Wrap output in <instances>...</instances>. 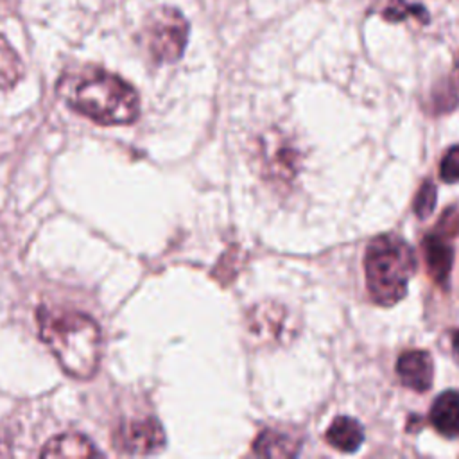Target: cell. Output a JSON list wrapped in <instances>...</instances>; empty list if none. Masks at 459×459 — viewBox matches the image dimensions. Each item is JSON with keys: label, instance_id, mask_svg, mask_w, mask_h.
<instances>
[{"label": "cell", "instance_id": "cell-17", "mask_svg": "<svg viewBox=\"0 0 459 459\" xmlns=\"http://www.w3.org/2000/svg\"><path fill=\"white\" fill-rule=\"evenodd\" d=\"M439 174L445 183H457L459 181V145H452L443 154Z\"/></svg>", "mask_w": 459, "mask_h": 459}, {"label": "cell", "instance_id": "cell-7", "mask_svg": "<svg viewBox=\"0 0 459 459\" xmlns=\"http://www.w3.org/2000/svg\"><path fill=\"white\" fill-rule=\"evenodd\" d=\"M396 373L405 387L425 393L432 385V357L423 350H409L398 357Z\"/></svg>", "mask_w": 459, "mask_h": 459}, {"label": "cell", "instance_id": "cell-8", "mask_svg": "<svg viewBox=\"0 0 459 459\" xmlns=\"http://www.w3.org/2000/svg\"><path fill=\"white\" fill-rule=\"evenodd\" d=\"M423 255L429 274L434 278V281L446 285L454 264V247L443 235L432 233L423 238Z\"/></svg>", "mask_w": 459, "mask_h": 459}, {"label": "cell", "instance_id": "cell-20", "mask_svg": "<svg viewBox=\"0 0 459 459\" xmlns=\"http://www.w3.org/2000/svg\"><path fill=\"white\" fill-rule=\"evenodd\" d=\"M455 74H457V79H459V57H457V61H455Z\"/></svg>", "mask_w": 459, "mask_h": 459}, {"label": "cell", "instance_id": "cell-11", "mask_svg": "<svg viewBox=\"0 0 459 459\" xmlns=\"http://www.w3.org/2000/svg\"><path fill=\"white\" fill-rule=\"evenodd\" d=\"M41 457H93L99 455L93 443L82 434H59L45 443Z\"/></svg>", "mask_w": 459, "mask_h": 459}, {"label": "cell", "instance_id": "cell-14", "mask_svg": "<svg viewBox=\"0 0 459 459\" xmlns=\"http://www.w3.org/2000/svg\"><path fill=\"white\" fill-rule=\"evenodd\" d=\"M265 156V163H267V170L269 174H273L274 178L280 179H290L296 174V161H298V154L292 147L285 145L283 142H280V145H274L271 151L267 149L264 152Z\"/></svg>", "mask_w": 459, "mask_h": 459}, {"label": "cell", "instance_id": "cell-10", "mask_svg": "<svg viewBox=\"0 0 459 459\" xmlns=\"http://www.w3.org/2000/svg\"><path fill=\"white\" fill-rule=\"evenodd\" d=\"M299 439L283 430L265 429L253 443V452L260 457H294L299 452Z\"/></svg>", "mask_w": 459, "mask_h": 459}, {"label": "cell", "instance_id": "cell-3", "mask_svg": "<svg viewBox=\"0 0 459 459\" xmlns=\"http://www.w3.org/2000/svg\"><path fill=\"white\" fill-rule=\"evenodd\" d=\"M414 269V253L403 238L387 233L369 242L364 256V273L375 303L387 307L400 301L407 294Z\"/></svg>", "mask_w": 459, "mask_h": 459}, {"label": "cell", "instance_id": "cell-6", "mask_svg": "<svg viewBox=\"0 0 459 459\" xmlns=\"http://www.w3.org/2000/svg\"><path fill=\"white\" fill-rule=\"evenodd\" d=\"M247 332L262 344L289 341V333L292 332L290 316L278 303H260L247 314Z\"/></svg>", "mask_w": 459, "mask_h": 459}, {"label": "cell", "instance_id": "cell-15", "mask_svg": "<svg viewBox=\"0 0 459 459\" xmlns=\"http://www.w3.org/2000/svg\"><path fill=\"white\" fill-rule=\"evenodd\" d=\"M382 16L387 20V22H402L405 20L407 16H414L418 18L421 23H427L429 22V11L421 5V4H409L405 0H389L385 9L382 11Z\"/></svg>", "mask_w": 459, "mask_h": 459}, {"label": "cell", "instance_id": "cell-16", "mask_svg": "<svg viewBox=\"0 0 459 459\" xmlns=\"http://www.w3.org/2000/svg\"><path fill=\"white\" fill-rule=\"evenodd\" d=\"M436 195L437 194H436L434 183L432 181H423L416 197H414V206H412L414 213L420 219H427L432 213V210L436 206Z\"/></svg>", "mask_w": 459, "mask_h": 459}, {"label": "cell", "instance_id": "cell-13", "mask_svg": "<svg viewBox=\"0 0 459 459\" xmlns=\"http://www.w3.org/2000/svg\"><path fill=\"white\" fill-rule=\"evenodd\" d=\"M23 77V63L11 43L0 34V90L14 88Z\"/></svg>", "mask_w": 459, "mask_h": 459}, {"label": "cell", "instance_id": "cell-9", "mask_svg": "<svg viewBox=\"0 0 459 459\" xmlns=\"http://www.w3.org/2000/svg\"><path fill=\"white\" fill-rule=\"evenodd\" d=\"M430 423L445 437L459 436V391H445L434 400Z\"/></svg>", "mask_w": 459, "mask_h": 459}, {"label": "cell", "instance_id": "cell-1", "mask_svg": "<svg viewBox=\"0 0 459 459\" xmlns=\"http://www.w3.org/2000/svg\"><path fill=\"white\" fill-rule=\"evenodd\" d=\"M39 337L63 371L74 378H91L100 364L102 333L90 316L41 307L36 314Z\"/></svg>", "mask_w": 459, "mask_h": 459}, {"label": "cell", "instance_id": "cell-19", "mask_svg": "<svg viewBox=\"0 0 459 459\" xmlns=\"http://www.w3.org/2000/svg\"><path fill=\"white\" fill-rule=\"evenodd\" d=\"M450 342H452V351H454V357L459 360V330H454V332H452Z\"/></svg>", "mask_w": 459, "mask_h": 459}, {"label": "cell", "instance_id": "cell-4", "mask_svg": "<svg viewBox=\"0 0 459 459\" xmlns=\"http://www.w3.org/2000/svg\"><path fill=\"white\" fill-rule=\"evenodd\" d=\"M188 39V22L174 7H160L147 23L151 56L160 63H174L183 56Z\"/></svg>", "mask_w": 459, "mask_h": 459}, {"label": "cell", "instance_id": "cell-5", "mask_svg": "<svg viewBox=\"0 0 459 459\" xmlns=\"http://www.w3.org/2000/svg\"><path fill=\"white\" fill-rule=\"evenodd\" d=\"M115 448L129 455H149L163 448L165 432L152 416L124 420L113 434Z\"/></svg>", "mask_w": 459, "mask_h": 459}, {"label": "cell", "instance_id": "cell-2", "mask_svg": "<svg viewBox=\"0 0 459 459\" xmlns=\"http://www.w3.org/2000/svg\"><path fill=\"white\" fill-rule=\"evenodd\" d=\"M66 102L100 126H124L136 120L140 100L134 88L104 70L81 74L66 86Z\"/></svg>", "mask_w": 459, "mask_h": 459}, {"label": "cell", "instance_id": "cell-18", "mask_svg": "<svg viewBox=\"0 0 459 459\" xmlns=\"http://www.w3.org/2000/svg\"><path fill=\"white\" fill-rule=\"evenodd\" d=\"M437 233L443 235V237H454L459 233V212L457 208H448L441 221L437 222Z\"/></svg>", "mask_w": 459, "mask_h": 459}, {"label": "cell", "instance_id": "cell-12", "mask_svg": "<svg viewBox=\"0 0 459 459\" xmlns=\"http://www.w3.org/2000/svg\"><path fill=\"white\" fill-rule=\"evenodd\" d=\"M325 437L335 450L351 454V452L359 450V446L362 445L364 430L357 420H353L350 416H337L330 423Z\"/></svg>", "mask_w": 459, "mask_h": 459}]
</instances>
